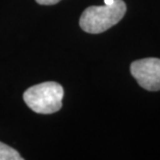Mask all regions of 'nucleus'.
<instances>
[{"label": "nucleus", "mask_w": 160, "mask_h": 160, "mask_svg": "<svg viewBox=\"0 0 160 160\" xmlns=\"http://www.w3.org/2000/svg\"><path fill=\"white\" fill-rule=\"evenodd\" d=\"M126 12V4L123 0H114L112 4L88 6L82 12L79 25L88 33H101L109 29L122 20Z\"/></svg>", "instance_id": "nucleus-1"}, {"label": "nucleus", "mask_w": 160, "mask_h": 160, "mask_svg": "<svg viewBox=\"0 0 160 160\" xmlns=\"http://www.w3.org/2000/svg\"><path fill=\"white\" fill-rule=\"evenodd\" d=\"M63 88L57 82L48 81L33 85L23 94L24 102L34 112L50 114L62 106Z\"/></svg>", "instance_id": "nucleus-2"}, {"label": "nucleus", "mask_w": 160, "mask_h": 160, "mask_svg": "<svg viewBox=\"0 0 160 160\" xmlns=\"http://www.w3.org/2000/svg\"><path fill=\"white\" fill-rule=\"evenodd\" d=\"M131 74L147 91L160 89V59L143 58L131 63Z\"/></svg>", "instance_id": "nucleus-3"}, {"label": "nucleus", "mask_w": 160, "mask_h": 160, "mask_svg": "<svg viewBox=\"0 0 160 160\" xmlns=\"http://www.w3.org/2000/svg\"><path fill=\"white\" fill-rule=\"evenodd\" d=\"M20 154L15 149L0 142V160H22Z\"/></svg>", "instance_id": "nucleus-4"}, {"label": "nucleus", "mask_w": 160, "mask_h": 160, "mask_svg": "<svg viewBox=\"0 0 160 160\" xmlns=\"http://www.w3.org/2000/svg\"><path fill=\"white\" fill-rule=\"evenodd\" d=\"M36 1L42 5H53L56 4L57 2H59L60 0H36Z\"/></svg>", "instance_id": "nucleus-5"}, {"label": "nucleus", "mask_w": 160, "mask_h": 160, "mask_svg": "<svg viewBox=\"0 0 160 160\" xmlns=\"http://www.w3.org/2000/svg\"><path fill=\"white\" fill-rule=\"evenodd\" d=\"M113 2H114V0H104V3H105V4H108V5H109V4H112Z\"/></svg>", "instance_id": "nucleus-6"}]
</instances>
